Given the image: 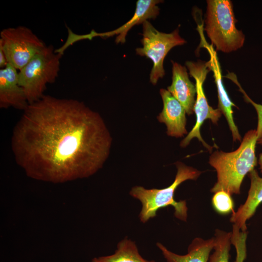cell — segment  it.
I'll return each instance as SVG.
<instances>
[{"label": "cell", "mask_w": 262, "mask_h": 262, "mask_svg": "<svg viewBox=\"0 0 262 262\" xmlns=\"http://www.w3.org/2000/svg\"><path fill=\"white\" fill-rule=\"evenodd\" d=\"M112 143L98 113L77 100L49 95L29 104L12 137L16 161L27 175L55 183L95 174Z\"/></svg>", "instance_id": "cell-1"}, {"label": "cell", "mask_w": 262, "mask_h": 262, "mask_svg": "<svg viewBox=\"0 0 262 262\" xmlns=\"http://www.w3.org/2000/svg\"><path fill=\"white\" fill-rule=\"evenodd\" d=\"M258 141L256 130L245 135L240 146L231 152L215 151L210 156L209 164L217 172V181L211 191H224L230 195L239 194L245 176L257 164L255 155Z\"/></svg>", "instance_id": "cell-2"}, {"label": "cell", "mask_w": 262, "mask_h": 262, "mask_svg": "<svg viewBox=\"0 0 262 262\" xmlns=\"http://www.w3.org/2000/svg\"><path fill=\"white\" fill-rule=\"evenodd\" d=\"M177 172L173 182L169 186L162 189H147L141 186L133 187L130 194L138 199L142 204L139 218L143 223L156 216L157 211L161 208L172 206L175 209V215L179 219L186 221L188 208L185 200L177 201L174 199L175 192L182 182L188 180H195L201 172L183 163H176Z\"/></svg>", "instance_id": "cell-3"}, {"label": "cell", "mask_w": 262, "mask_h": 262, "mask_svg": "<svg viewBox=\"0 0 262 262\" xmlns=\"http://www.w3.org/2000/svg\"><path fill=\"white\" fill-rule=\"evenodd\" d=\"M205 18L206 31L217 50L229 53L240 49L245 35L235 26L233 5L229 0H208Z\"/></svg>", "instance_id": "cell-4"}, {"label": "cell", "mask_w": 262, "mask_h": 262, "mask_svg": "<svg viewBox=\"0 0 262 262\" xmlns=\"http://www.w3.org/2000/svg\"><path fill=\"white\" fill-rule=\"evenodd\" d=\"M62 56L52 45L46 46L19 70L18 83L29 104L41 99L47 84L55 81Z\"/></svg>", "instance_id": "cell-5"}, {"label": "cell", "mask_w": 262, "mask_h": 262, "mask_svg": "<svg viewBox=\"0 0 262 262\" xmlns=\"http://www.w3.org/2000/svg\"><path fill=\"white\" fill-rule=\"evenodd\" d=\"M142 24L143 47L137 48L136 52L152 61L149 80L155 85L165 75L164 61L168 52L174 47L184 44L186 41L180 35L178 29L171 33H164L156 30L147 20Z\"/></svg>", "instance_id": "cell-6"}, {"label": "cell", "mask_w": 262, "mask_h": 262, "mask_svg": "<svg viewBox=\"0 0 262 262\" xmlns=\"http://www.w3.org/2000/svg\"><path fill=\"white\" fill-rule=\"evenodd\" d=\"M47 45L24 26L4 29L0 33V47L8 63L19 70Z\"/></svg>", "instance_id": "cell-7"}, {"label": "cell", "mask_w": 262, "mask_h": 262, "mask_svg": "<svg viewBox=\"0 0 262 262\" xmlns=\"http://www.w3.org/2000/svg\"><path fill=\"white\" fill-rule=\"evenodd\" d=\"M185 65L189 70V74L194 78L196 82V98L194 107V112L196 114V122L190 132L181 141L180 145L181 147H186L191 140L196 137L206 148L211 151L213 147L203 140L200 132V127L205 120L211 119L213 123L216 124L222 114L218 108L213 109L209 105L204 92L203 83L211 70L208 62L204 63L201 61H187Z\"/></svg>", "instance_id": "cell-8"}, {"label": "cell", "mask_w": 262, "mask_h": 262, "mask_svg": "<svg viewBox=\"0 0 262 262\" xmlns=\"http://www.w3.org/2000/svg\"><path fill=\"white\" fill-rule=\"evenodd\" d=\"M18 72L11 64L0 69V107L14 108L23 111L29 103L24 91L19 85Z\"/></svg>", "instance_id": "cell-9"}, {"label": "cell", "mask_w": 262, "mask_h": 262, "mask_svg": "<svg viewBox=\"0 0 262 262\" xmlns=\"http://www.w3.org/2000/svg\"><path fill=\"white\" fill-rule=\"evenodd\" d=\"M160 93L163 102V108L157 118L164 123L168 136L181 137L187 133L186 129V111L182 105L165 89H161Z\"/></svg>", "instance_id": "cell-10"}, {"label": "cell", "mask_w": 262, "mask_h": 262, "mask_svg": "<svg viewBox=\"0 0 262 262\" xmlns=\"http://www.w3.org/2000/svg\"><path fill=\"white\" fill-rule=\"evenodd\" d=\"M172 82L167 90L182 105L188 115L193 114L196 94V85L190 80L186 68L172 61Z\"/></svg>", "instance_id": "cell-11"}, {"label": "cell", "mask_w": 262, "mask_h": 262, "mask_svg": "<svg viewBox=\"0 0 262 262\" xmlns=\"http://www.w3.org/2000/svg\"><path fill=\"white\" fill-rule=\"evenodd\" d=\"M159 0H138L136 2L135 11L132 17L119 28L107 32L98 33L96 37H109L116 35V43H124L128 32L135 25L143 24L148 19H154L159 14L160 8L157 4L162 2Z\"/></svg>", "instance_id": "cell-12"}, {"label": "cell", "mask_w": 262, "mask_h": 262, "mask_svg": "<svg viewBox=\"0 0 262 262\" xmlns=\"http://www.w3.org/2000/svg\"><path fill=\"white\" fill-rule=\"evenodd\" d=\"M250 187L245 203L240 206L236 212L232 213L230 221L242 231L246 229V222L255 213L262 202V178L255 169L249 173Z\"/></svg>", "instance_id": "cell-13"}, {"label": "cell", "mask_w": 262, "mask_h": 262, "mask_svg": "<svg viewBox=\"0 0 262 262\" xmlns=\"http://www.w3.org/2000/svg\"><path fill=\"white\" fill-rule=\"evenodd\" d=\"M207 48L210 54V60L208 61L211 71L213 73L216 85L218 98V109L225 116L231 131L233 141L241 140V137L235 125L233 117V107L236 106L231 101L223 85L221 70L215 51L209 46Z\"/></svg>", "instance_id": "cell-14"}, {"label": "cell", "mask_w": 262, "mask_h": 262, "mask_svg": "<svg viewBox=\"0 0 262 262\" xmlns=\"http://www.w3.org/2000/svg\"><path fill=\"white\" fill-rule=\"evenodd\" d=\"M215 241L214 237L208 240L196 238L189 246L187 253L183 255L171 252L161 243H157V246L167 262H208Z\"/></svg>", "instance_id": "cell-15"}, {"label": "cell", "mask_w": 262, "mask_h": 262, "mask_svg": "<svg viewBox=\"0 0 262 262\" xmlns=\"http://www.w3.org/2000/svg\"><path fill=\"white\" fill-rule=\"evenodd\" d=\"M91 262H155L144 259L135 243L127 238L117 245V249L111 255L95 258Z\"/></svg>", "instance_id": "cell-16"}, {"label": "cell", "mask_w": 262, "mask_h": 262, "mask_svg": "<svg viewBox=\"0 0 262 262\" xmlns=\"http://www.w3.org/2000/svg\"><path fill=\"white\" fill-rule=\"evenodd\" d=\"M214 237V252L210 256L208 262H229L231 232L216 229Z\"/></svg>", "instance_id": "cell-17"}, {"label": "cell", "mask_w": 262, "mask_h": 262, "mask_svg": "<svg viewBox=\"0 0 262 262\" xmlns=\"http://www.w3.org/2000/svg\"><path fill=\"white\" fill-rule=\"evenodd\" d=\"M212 204L219 213L225 214L234 212V203L231 195L224 191H218L212 198Z\"/></svg>", "instance_id": "cell-18"}, {"label": "cell", "mask_w": 262, "mask_h": 262, "mask_svg": "<svg viewBox=\"0 0 262 262\" xmlns=\"http://www.w3.org/2000/svg\"><path fill=\"white\" fill-rule=\"evenodd\" d=\"M232 81L238 86L240 91L242 92L244 95V97L245 100L253 105L256 110L258 118V126L256 130L258 141L262 138V104H258L252 100V99L247 95L245 91L242 89L236 78H234L232 80Z\"/></svg>", "instance_id": "cell-19"}, {"label": "cell", "mask_w": 262, "mask_h": 262, "mask_svg": "<svg viewBox=\"0 0 262 262\" xmlns=\"http://www.w3.org/2000/svg\"><path fill=\"white\" fill-rule=\"evenodd\" d=\"M236 257L234 262H244L246 257V248L244 246H237L235 248Z\"/></svg>", "instance_id": "cell-20"}, {"label": "cell", "mask_w": 262, "mask_h": 262, "mask_svg": "<svg viewBox=\"0 0 262 262\" xmlns=\"http://www.w3.org/2000/svg\"><path fill=\"white\" fill-rule=\"evenodd\" d=\"M259 164L260 166L261 171L262 172V153L260 154L259 155Z\"/></svg>", "instance_id": "cell-21"}, {"label": "cell", "mask_w": 262, "mask_h": 262, "mask_svg": "<svg viewBox=\"0 0 262 262\" xmlns=\"http://www.w3.org/2000/svg\"><path fill=\"white\" fill-rule=\"evenodd\" d=\"M258 144H261V145H262V138L260 140H259L258 141Z\"/></svg>", "instance_id": "cell-22"}]
</instances>
